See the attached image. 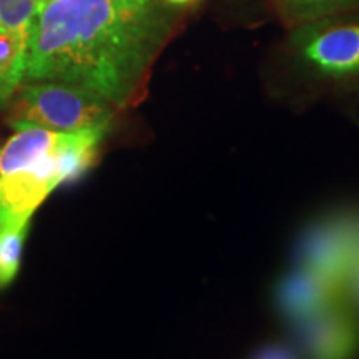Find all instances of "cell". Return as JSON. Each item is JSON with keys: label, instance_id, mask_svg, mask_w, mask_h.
Wrapping results in <instances>:
<instances>
[{"label": "cell", "instance_id": "6da1fadb", "mask_svg": "<svg viewBox=\"0 0 359 359\" xmlns=\"http://www.w3.org/2000/svg\"><path fill=\"white\" fill-rule=\"evenodd\" d=\"M175 15L163 0H43L27 43L24 82L52 80L137 107Z\"/></svg>", "mask_w": 359, "mask_h": 359}, {"label": "cell", "instance_id": "7a4b0ae2", "mask_svg": "<svg viewBox=\"0 0 359 359\" xmlns=\"http://www.w3.org/2000/svg\"><path fill=\"white\" fill-rule=\"evenodd\" d=\"M116 111L109 102L90 90L40 80L20 83L8 120L17 130L40 127L55 132H79L110 125Z\"/></svg>", "mask_w": 359, "mask_h": 359}, {"label": "cell", "instance_id": "3957f363", "mask_svg": "<svg viewBox=\"0 0 359 359\" xmlns=\"http://www.w3.org/2000/svg\"><path fill=\"white\" fill-rule=\"evenodd\" d=\"M359 262V212H338L309 224L298 245V266L348 290Z\"/></svg>", "mask_w": 359, "mask_h": 359}, {"label": "cell", "instance_id": "277c9868", "mask_svg": "<svg viewBox=\"0 0 359 359\" xmlns=\"http://www.w3.org/2000/svg\"><path fill=\"white\" fill-rule=\"evenodd\" d=\"M308 359H354L359 353V320L348 299L294 323Z\"/></svg>", "mask_w": 359, "mask_h": 359}, {"label": "cell", "instance_id": "5b68a950", "mask_svg": "<svg viewBox=\"0 0 359 359\" xmlns=\"http://www.w3.org/2000/svg\"><path fill=\"white\" fill-rule=\"evenodd\" d=\"M72 133L74 132L67 133L60 147L29 167L0 177V223L20 217H32L40 203L64 183L58 155L70 140Z\"/></svg>", "mask_w": 359, "mask_h": 359}, {"label": "cell", "instance_id": "8992f818", "mask_svg": "<svg viewBox=\"0 0 359 359\" xmlns=\"http://www.w3.org/2000/svg\"><path fill=\"white\" fill-rule=\"evenodd\" d=\"M348 296V290L343 285L303 266H296L283 276L275 291L278 309L293 325L344 302Z\"/></svg>", "mask_w": 359, "mask_h": 359}, {"label": "cell", "instance_id": "52a82bcc", "mask_svg": "<svg viewBox=\"0 0 359 359\" xmlns=\"http://www.w3.org/2000/svg\"><path fill=\"white\" fill-rule=\"evenodd\" d=\"M318 70L333 77L359 72V25H341L313 37L303 48Z\"/></svg>", "mask_w": 359, "mask_h": 359}, {"label": "cell", "instance_id": "ba28073f", "mask_svg": "<svg viewBox=\"0 0 359 359\" xmlns=\"http://www.w3.org/2000/svg\"><path fill=\"white\" fill-rule=\"evenodd\" d=\"M27 43L19 35L0 32V105H6L24 82Z\"/></svg>", "mask_w": 359, "mask_h": 359}, {"label": "cell", "instance_id": "9c48e42d", "mask_svg": "<svg viewBox=\"0 0 359 359\" xmlns=\"http://www.w3.org/2000/svg\"><path fill=\"white\" fill-rule=\"evenodd\" d=\"M30 218L20 217L0 223V286H7L19 271Z\"/></svg>", "mask_w": 359, "mask_h": 359}, {"label": "cell", "instance_id": "30bf717a", "mask_svg": "<svg viewBox=\"0 0 359 359\" xmlns=\"http://www.w3.org/2000/svg\"><path fill=\"white\" fill-rule=\"evenodd\" d=\"M42 2L43 0H0V32L29 40Z\"/></svg>", "mask_w": 359, "mask_h": 359}, {"label": "cell", "instance_id": "8fae6325", "mask_svg": "<svg viewBox=\"0 0 359 359\" xmlns=\"http://www.w3.org/2000/svg\"><path fill=\"white\" fill-rule=\"evenodd\" d=\"M253 359H298L296 354L281 344H269V346L259 349Z\"/></svg>", "mask_w": 359, "mask_h": 359}, {"label": "cell", "instance_id": "7c38bea8", "mask_svg": "<svg viewBox=\"0 0 359 359\" xmlns=\"http://www.w3.org/2000/svg\"><path fill=\"white\" fill-rule=\"evenodd\" d=\"M348 293L349 296H354V298L359 302V262L356 266H354V271L351 278H349V283H348Z\"/></svg>", "mask_w": 359, "mask_h": 359}, {"label": "cell", "instance_id": "4fadbf2b", "mask_svg": "<svg viewBox=\"0 0 359 359\" xmlns=\"http://www.w3.org/2000/svg\"><path fill=\"white\" fill-rule=\"evenodd\" d=\"M293 2L299 4V6L316 7V6H326V4H336L338 0H293Z\"/></svg>", "mask_w": 359, "mask_h": 359}, {"label": "cell", "instance_id": "5bb4252c", "mask_svg": "<svg viewBox=\"0 0 359 359\" xmlns=\"http://www.w3.org/2000/svg\"><path fill=\"white\" fill-rule=\"evenodd\" d=\"M163 2L170 7H188V6H193V4L200 2V0H163Z\"/></svg>", "mask_w": 359, "mask_h": 359}, {"label": "cell", "instance_id": "9a60e30c", "mask_svg": "<svg viewBox=\"0 0 359 359\" xmlns=\"http://www.w3.org/2000/svg\"><path fill=\"white\" fill-rule=\"evenodd\" d=\"M338 2H346V0H338Z\"/></svg>", "mask_w": 359, "mask_h": 359}]
</instances>
